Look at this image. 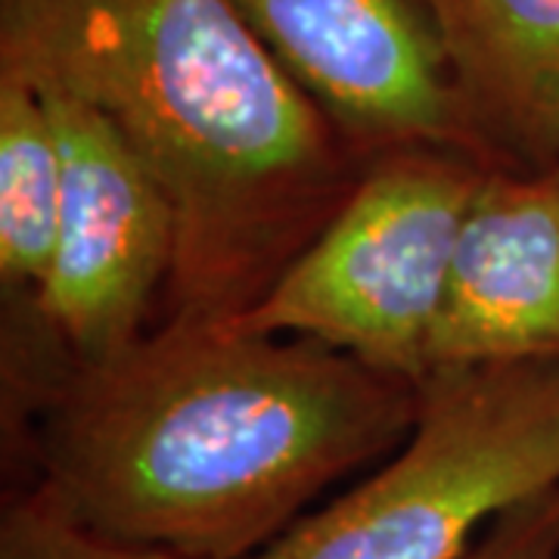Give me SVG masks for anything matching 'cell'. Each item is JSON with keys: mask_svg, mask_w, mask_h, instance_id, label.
I'll return each mask as SVG.
<instances>
[{"mask_svg": "<svg viewBox=\"0 0 559 559\" xmlns=\"http://www.w3.org/2000/svg\"><path fill=\"white\" fill-rule=\"evenodd\" d=\"M419 404L423 382L311 340L159 320L53 377L35 481L109 538L249 559L401 448Z\"/></svg>", "mask_w": 559, "mask_h": 559, "instance_id": "cell-1", "label": "cell"}, {"mask_svg": "<svg viewBox=\"0 0 559 559\" xmlns=\"http://www.w3.org/2000/svg\"><path fill=\"white\" fill-rule=\"evenodd\" d=\"M503 165H559V0H444Z\"/></svg>", "mask_w": 559, "mask_h": 559, "instance_id": "cell-8", "label": "cell"}, {"mask_svg": "<svg viewBox=\"0 0 559 559\" xmlns=\"http://www.w3.org/2000/svg\"><path fill=\"white\" fill-rule=\"evenodd\" d=\"M35 87L66 171L57 252L35 314L69 367H97L153 330L175 271V215L109 121L69 94Z\"/></svg>", "mask_w": 559, "mask_h": 559, "instance_id": "cell-6", "label": "cell"}, {"mask_svg": "<svg viewBox=\"0 0 559 559\" xmlns=\"http://www.w3.org/2000/svg\"><path fill=\"white\" fill-rule=\"evenodd\" d=\"M0 66L91 106L162 187V320L240 318L367 168L234 0H0Z\"/></svg>", "mask_w": 559, "mask_h": 559, "instance_id": "cell-2", "label": "cell"}, {"mask_svg": "<svg viewBox=\"0 0 559 559\" xmlns=\"http://www.w3.org/2000/svg\"><path fill=\"white\" fill-rule=\"evenodd\" d=\"M557 488L559 360L436 370L404 444L249 559H466Z\"/></svg>", "mask_w": 559, "mask_h": 559, "instance_id": "cell-3", "label": "cell"}, {"mask_svg": "<svg viewBox=\"0 0 559 559\" xmlns=\"http://www.w3.org/2000/svg\"><path fill=\"white\" fill-rule=\"evenodd\" d=\"M0 559H183L159 547L103 535L62 503L47 485L16 491L0 516Z\"/></svg>", "mask_w": 559, "mask_h": 559, "instance_id": "cell-10", "label": "cell"}, {"mask_svg": "<svg viewBox=\"0 0 559 559\" xmlns=\"http://www.w3.org/2000/svg\"><path fill=\"white\" fill-rule=\"evenodd\" d=\"M559 360V165L488 168L460 227L429 373Z\"/></svg>", "mask_w": 559, "mask_h": 559, "instance_id": "cell-7", "label": "cell"}, {"mask_svg": "<svg viewBox=\"0 0 559 559\" xmlns=\"http://www.w3.org/2000/svg\"><path fill=\"white\" fill-rule=\"evenodd\" d=\"M466 559H559V488L498 516Z\"/></svg>", "mask_w": 559, "mask_h": 559, "instance_id": "cell-11", "label": "cell"}, {"mask_svg": "<svg viewBox=\"0 0 559 559\" xmlns=\"http://www.w3.org/2000/svg\"><path fill=\"white\" fill-rule=\"evenodd\" d=\"M485 171L488 165L448 150L370 159L311 246L227 323L311 340L423 382L460 227Z\"/></svg>", "mask_w": 559, "mask_h": 559, "instance_id": "cell-4", "label": "cell"}, {"mask_svg": "<svg viewBox=\"0 0 559 559\" xmlns=\"http://www.w3.org/2000/svg\"><path fill=\"white\" fill-rule=\"evenodd\" d=\"M62 187L60 138L44 94L0 66V277L32 308L57 252Z\"/></svg>", "mask_w": 559, "mask_h": 559, "instance_id": "cell-9", "label": "cell"}, {"mask_svg": "<svg viewBox=\"0 0 559 559\" xmlns=\"http://www.w3.org/2000/svg\"><path fill=\"white\" fill-rule=\"evenodd\" d=\"M360 159L448 150L500 168L444 0H234Z\"/></svg>", "mask_w": 559, "mask_h": 559, "instance_id": "cell-5", "label": "cell"}]
</instances>
